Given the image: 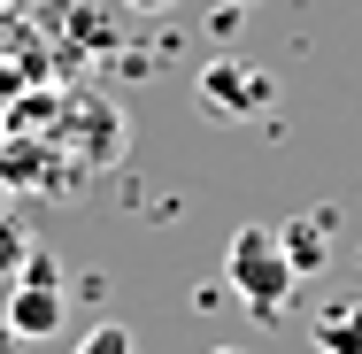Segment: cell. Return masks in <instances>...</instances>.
Returning a JSON list of instances; mask_svg holds the SVG:
<instances>
[{
    "mask_svg": "<svg viewBox=\"0 0 362 354\" xmlns=\"http://www.w3.org/2000/svg\"><path fill=\"white\" fill-rule=\"evenodd\" d=\"M209 354H247V347H209Z\"/></svg>",
    "mask_w": 362,
    "mask_h": 354,
    "instance_id": "8",
    "label": "cell"
},
{
    "mask_svg": "<svg viewBox=\"0 0 362 354\" xmlns=\"http://www.w3.org/2000/svg\"><path fill=\"white\" fill-rule=\"evenodd\" d=\"M308 339L316 354H362V293H339L308 316Z\"/></svg>",
    "mask_w": 362,
    "mask_h": 354,
    "instance_id": "4",
    "label": "cell"
},
{
    "mask_svg": "<svg viewBox=\"0 0 362 354\" xmlns=\"http://www.w3.org/2000/svg\"><path fill=\"white\" fill-rule=\"evenodd\" d=\"M132 8H139V16H162V8H170V0H132Z\"/></svg>",
    "mask_w": 362,
    "mask_h": 354,
    "instance_id": "7",
    "label": "cell"
},
{
    "mask_svg": "<svg viewBox=\"0 0 362 354\" xmlns=\"http://www.w3.org/2000/svg\"><path fill=\"white\" fill-rule=\"evenodd\" d=\"M0 324H8V339H31V347L62 331V270H54L47 254H31V262H23V278L8 285Z\"/></svg>",
    "mask_w": 362,
    "mask_h": 354,
    "instance_id": "2",
    "label": "cell"
},
{
    "mask_svg": "<svg viewBox=\"0 0 362 354\" xmlns=\"http://www.w3.org/2000/svg\"><path fill=\"white\" fill-rule=\"evenodd\" d=\"M70 354H139V339H132V324H93Z\"/></svg>",
    "mask_w": 362,
    "mask_h": 354,
    "instance_id": "6",
    "label": "cell"
},
{
    "mask_svg": "<svg viewBox=\"0 0 362 354\" xmlns=\"http://www.w3.org/2000/svg\"><path fill=\"white\" fill-rule=\"evenodd\" d=\"M193 100H201V116H216V124H247V116L270 108V77L255 70V62L216 54V62L201 70V85H193Z\"/></svg>",
    "mask_w": 362,
    "mask_h": 354,
    "instance_id": "3",
    "label": "cell"
},
{
    "mask_svg": "<svg viewBox=\"0 0 362 354\" xmlns=\"http://www.w3.org/2000/svg\"><path fill=\"white\" fill-rule=\"evenodd\" d=\"M278 239H286V262H293V270H300V278H316V270L332 262V208L278 223Z\"/></svg>",
    "mask_w": 362,
    "mask_h": 354,
    "instance_id": "5",
    "label": "cell"
},
{
    "mask_svg": "<svg viewBox=\"0 0 362 354\" xmlns=\"http://www.w3.org/2000/svg\"><path fill=\"white\" fill-rule=\"evenodd\" d=\"M223 285H231V300H239L247 316H262V324H278L293 308L300 270L286 262L278 223H239V231H231V247H223Z\"/></svg>",
    "mask_w": 362,
    "mask_h": 354,
    "instance_id": "1",
    "label": "cell"
},
{
    "mask_svg": "<svg viewBox=\"0 0 362 354\" xmlns=\"http://www.w3.org/2000/svg\"><path fill=\"white\" fill-rule=\"evenodd\" d=\"M223 8H247V0H223Z\"/></svg>",
    "mask_w": 362,
    "mask_h": 354,
    "instance_id": "9",
    "label": "cell"
}]
</instances>
